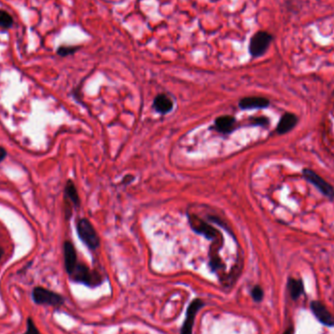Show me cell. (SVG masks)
<instances>
[{"mask_svg": "<svg viewBox=\"0 0 334 334\" xmlns=\"http://www.w3.org/2000/svg\"><path fill=\"white\" fill-rule=\"evenodd\" d=\"M133 179H134V178H133L132 176H130V175H127V176H126V177L123 179L122 183H123V184H129V183H130V182H131Z\"/></svg>", "mask_w": 334, "mask_h": 334, "instance_id": "obj_22", "label": "cell"}, {"mask_svg": "<svg viewBox=\"0 0 334 334\" xmlns=\"http://www.w3.org/2000/svg\"><path fill=\"white\" fill-rule=\"evenodd\" d=\"M236 119L232 115H222L215 120V129L221 133H230L235 129Z\"/></svg>", "mask_w": 334, "mask_h": 334, "instance_id": "obj_12", "label": "cell"}, {"mask_svg": "<svg viewBox=\"0 0 334 334\" xmlns=\"http://www.w3.org/2000/svg\"><path fill=\"white\" fill-rule=\"evenodd\" d=\"M6 155H7V153H6L5 149L2 148V147H0V163L5 159Z\"/></svg>", "mask_w": 334, "mask_h": 334, "instance_id": "obj_21", "label": "cell"}, {"mask_svg": "<svg viewBox=\"0 0 334 334\" xmlns=\"http://www.w3.org/2000/svg\"><path fill=\"white\" fill-rule=\"evenodd\" d=\"M252 123L254 125H261V126H265L269 123V119L267 117H257V118H253L252 119Z\"/></svg>", "mask_w": 334, "mask_h": 334, "instance_id": "obj_20", "label": "cell"}, {"mask_svg": "<svg viewBox=\"0 0 334 334\" xmlns=\"http://www.w3.org/2000/svg\"><path fill=\"white\" fill-rule=\"evenodd\" d=\"M78 50L77 47H68V46H63L60 47L58 50V54L60 56H68L71 54H74Z\"/></svg>", "mask_w": 334, "mask_h": 334, "instance_id": "obj_18", "label": "cell"}, {"mask_svg": "<svg viewBox=\"0 0 334 334\" xmlns=\"http://www.w3.org/2000/svg\"><path fill=\"white\" fill-rule=\"evenodd\" d=\"M66 195L67 197L71 199V201L76 205L79 206L80 205V196L77 191V188L75 186V184L72 181H69L66 187Z\"/></svg>", "mask_w": 334, "mask_h": 334, "instance_id": "obj_15", "label": "cell"}, {"mask_svg": "<svg viewBox=\"0 0 334 334\" xmlns=\"http://www.w3.org/2000/svg\"><path fill=\"white\" fill-rule=\"evenodd\" d=\"M71 276L75 281L82 282L88 286H97L102 282L101 277L84 264H78Z\"/></svg>", "mask_w": 334, "mask_h": 334, "instance_id": "obj_2", "label": "cell"}, {"mask_svg": "<svg viewBox=\"0 0 334 334\" xmlns=\"http://www.w3.org/2000/svg\"><path fill=\"white\" fill-rule=\"evenodd\" d=\"M189 221H190V225L192 227V229L196 232L199 235L204 236L207 239H216L220 236V233L215 230L211 225H209L208 223L204 222L203 220H201L200 218H198L195 215H191L189 217Z\"/></svg>", "mask_w": 334, "mask_h": 334, "instance_id": "obj_6", "label": "cell"}, {"mask_svg": "<svg viewBox=\"0 0 334 334\" xmlns=\"http://www.w3.org/2000/svg\"><path fill=\"white\" fill-rule=\"evenodd\" d=\"M153 107L158 112L166 114V113H168L169 111H172L173 102L167 95L161 94V95H158L156 97V99L154 100Z\"/></svg>", "mask_w": 334, "mask_h": 334, "instance_id": "obj_13", "label": "cell"}, {"mask_svg": "<svg viewBox=\"0 0 334 334\" xmlns=\"http://www.w3.org/2000/svg\"><path fill=\"white\" fill-rule=\"evenodd\" d=\"M64 256H65V265L66 270L69 275H71L74 270L76 269L78 263V256L77 251L74 245L70 242H66L64 244Z\"/></svg>", "mask_w": 334, "mask_h": 334, "instance_id": "obj_9", "label": "cell"}, {"mask_svg": "<svg viewBox=\"0 0 334 334\" xmlns=\"http://www.w3.org/2000/svg\"><path fill=\"white\" fill-rule=\"evenodd\" d=\"M204 303L200 299H195L189 306L187 310V315H186V320L183 324L181 334H193V327L195 324V318L197 313V311L203 307Z\"/></svg>", "mask_w": 334, "mask_h": 334, "instance_id": "obj_7", "label": "cell"}, {"mask_svg": "<svg viewBox=\"0 0 334 334\" xmlns=\"http://www.w3.org/2000/svg\"><path fill=\"white\" fill-rule=\"evenodd\" d=\"M287 288L292 299H298L304 293V285L300 279L289 278L287 282Z\"/></svg>", "mask_w": 334, "mask_h": 334, "instance_id": "obj_14", "label": "cell"}, {"mask_svg": "<svg viewBox=\"0 0 334 334\" xmlns=\"http://www.w3.org/2000/svg\"><path fill=\"white\" fill-rule=\"evenodd\" d=\"M303 176L308 182L314 185L325 196L329 197L331 200L334 199V187L330 183H328L326 180H324L320 175H318L316 172H314L311 169H304Z\"/></svg>", "mask_w": 334, "mask_h": 334, "instance_id": "obj_5", "label": "cell"}, {"mask_svg": "<svg viewBox=\"0 0 334 334\" xmlns=\"http://www.w3.org/2000/svg\"><path fill=\"white\" fill-rule=\"evenodd\" d=\"M251 295H252L253 299H254L256 302H260V301L263 299V296H264L263 289H262L259 285H256V286H254V288L252 289Z\"/></svg>", "mask_w": 334, "mask_h": 334, "instance_id": "obj_17", "label": "cell"}, {"mask_svg": "<svg viewBox=\"0 0 334 334\" xmlns=\"http://www.w3.org/2000/svg\"><path fill=\"white\" fill-rule=\"evenodd\" d=\"M273 36L266 31H259L251 37L250 52L252 57H260L268 50Z\"/></svg>", "mask_w": 334, "mask_h": 334, "instance_id": "obj_3", "label": "cell"}, {"mask_svg": "<svg viewBox=\"0 0 334 334\" xmlns=\"http://www.w3.org/2000/svg\"><path fill=\"white\" fill-rule=\"evenodd\" d=\"M283 334H293V330L292 329H288Z\"/></svg>", "mask_w": 334, "mask_h": 334, "instance_id": "obj_23", "label": "cell"}, {"mask_svg": "<svg viewBox=\"0 0 334 334\" xmlns=\"http://www.w3.org/2000/svg\"><path fill=\"white\" fill-rule=\"evenodd\" d=\"M13 26V18L4 10H0V28H9Z\"/></svg>", "mask_w": 334, "mask_h": 334, "instance_id": "obj_16", "label": "cell"}, {"mask_svg": "<svg viewBox=\"0 0 334 334\" xmlns=\"http://www.w3.org/2000/svg\"><path fill=\"white\" fill-rule=\"evenodd\" d=\"M296 123H297V116L295 114L290 113V112L284 113L279 119L278 124L277 126L278 134L282 135V134L289 132L296 125Z\"/></svg>", "mask_w": 334, "mask_h": 334, "instance_id": "obj_11", "label": "cell"}, {"mask_svg": "<svg viewBox=\"0 0 334 334\" xmlns=\"http://www.w3.org/2000/svg\"><path fill=\"white\" fill-rule=\"evenodd\" d=\"M25 334H40L38 330L36 329L32 319H30V318L28 320V330H27Z\"/></svg>", "mask_w": 334, "mask_h": 334, "instance_id": "obj_19", "label": "cell"}, {"mask_svg": "<svg viewBox=\"0 0 334 334\" xmlns=\"http://www.w3.org/2000/svg\"><path fill=\"white\" fill-rule=\"evenodd\" d=\"M270 101L263 97H246L242 99L239 106L243 110H252V109H264L269 107Z\"/></svg>", "mask_w": 334, "mask_h": 334, "instance_id": "obj_10", "label": "cell"}, {"mask_svg": "<svg viewBox=\"0 0 334 334\" xmlns=\"http://www.w3.org/2000/svg\"><path fill=\"white\" fill-rule=\"evenodd\" d=\"M80 239L90 250H96L100 246V239L91 222L87 219H81L77 226Z\"/></svg>", "mask_w": 334, "mask_h": 334, "instance_id": "obj_1", "label": "cell"}, {"mask_svg": "<svg viewBox=\"0 0 334 334\" xmlns=\"http://www.w3.org/2000/svg\"><path fill=\"white\" fill-rule=\"evenodd\" d=\"M3 253H4V251H3V250L0 248V259H1V257H2V255H3Z\"/></svg>", "mask_w": 334, "mask_h": 334, "instance_id": "obj_24", "label": "cell"}, {"mask_svg": "<svg viewBox=\"0 0 334 334\" xmlns=\"http://www.w3.org/2000/svg\"><path fill=\"white\" fill-rule=\"evenodd\" d=\"M32 299L36 304L49 305V306H61L64 303V299L61 295L45 289L43 287H35L32 291Z\"/></svg>", "mask_w": 334, "mask_h": 334, "instance_id": "obj_4", "label": "cell"}, {"mask_svg": "<svg viewBox=\"0 0 334 334\" xmlns=\"http://www.w3.org/2000/svg\"><path fill=\"white\" fill-rule=\"evenodd\" d=\"M311 308L315 316L322 324L326 326H334V316L329 312V310L323 303L319 301H314L311 303Z\"/></svg>", "mask_w": 334, "mask_h": 334, "instance_id": "obj_8", "label": "cell"}]
</instances>
